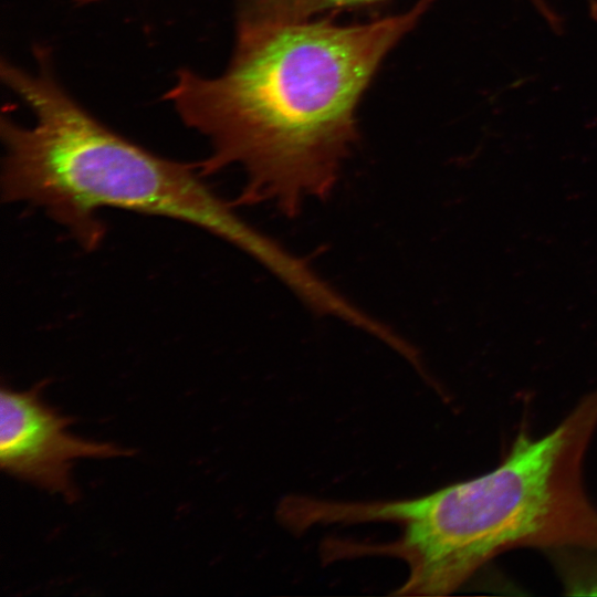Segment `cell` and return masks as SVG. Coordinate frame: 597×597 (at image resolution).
Returning a JSON list of instances; mask_svg holds the SVG:
<instances>
[{"label":"cell","mask_w":597,"mask_h":597,"mask_svg":"<svg viewBox=\"0 0 597 597\" xmlns=\"http://www.w3.org/2000/svg\"><path fill=\"white\" fill-rule=\"evenodd\" d=\"M0 395V464L9 474L42 489L75 498L71 468L82 458H113L129 451L67 432L69 418L60 416L39 398V388Z\"/></svg>","instance_id":"obj_4"},{"label":"cell","mask_w":597,"mask_h":597,"mask_svg":"<svg viewBox=\"0 0 597 597\" xmlns=\"http://www.w3.org/2000/svg\"><path fill=\"white\" fill-rule=\"evenodd\" d=\"M597 428V391L548 433L521 431L496 468L429 494L397 501L322 505L326 524L395 522L388 544H345L346 556L387 554L409 568L394 595L454 591L498 555L517 547L597 551V507L583 462Z\"/></svg>","instance_id":"obj_2"},{"label":"cell","mask_w":597,"mask_h":597,"mask_svg":"<svg viewBox=\"0 0 597 597\" xmlns=\"http://www.w3.org/2000/svg\"><path fill=\"white\" fill-rule=\"evenodd\" d=\"M384 0H237V22L285 23L314 19L332 10Z\"/></svg>","instance_id":"obj_5"},{"label":"cell","mask_w":597,"mask_h":597,"mask_svg":"<svg viewBox=\"0 0 597 597\" xmlns=\"http://www.w3.org/2000/svg\"><path fill=\"white\" fill-rule=\"evenodd\" d=\"M284 501H285V500H284ZM284 501H283V503H284ZM282 509H283V504H282ZM282 519H283V512H282ZM283 522H284V519H283ZM284 524H285V522H284ZM285 525H286V524H285Z\"/></svg>","instance_id":"obj_8"},{"label":"cell","mask_w":597,"mask_h":597,"mask_svg":"<svg viewBox=\"0 0 597 597\" xmlns=\"http://www.w3.org/2000/svg\"><path fill=\"white\" fill-rule=\"evenodd\" d=\"M594 559L596 561L594 565L587 559L585 565L577 559L575 563L570 558L567 563L563 562L565 585L573 594H593L597 589V556Z\"/></svg>","instance_id":"obj_6"},{"label":"cell","mask_w":597,"mask_h":597,"mask_svg":"<svg viewBox=\"0 0 597 597\" xmlns=\"http://www.w3.org/2000/svg\"><path fill=\"white\" fill-rule=\"evenodd\" d=\"M78 2H94V1H100V0H77Z\"/></svg>","instance_id":"obj_7"},{"label":"cell","mask_w":597,"mask_h":597,"mask_svg":"<svg viewBox=\"0 0 597 597\" xmlns=\"http://www.w3.org/2000/svg\"><path fill=\"white\" fill-rule=\"evenodd\" d=\"M357 24L327 19L237 22L232 57L213 77L178 71L166 97L209 143L197 163L211 176L238 166L239 205L269 203L286 217L334 191L358 138L356 107L385 56L426 8Z\"/></svg>","instance_id":"obj_1"},{"label":"cell","mask_w":597,"mask_h":597,"mask_svg":"<svg viewBox=\"0 0 597 597\" xmlns=\"http://www.w3.org/2000/svg\"><path fill=\"white\" fill-rule=\"evenodd\" d=\"M38 67L2 60L3 83L31 111L21 125L2 117L1 197L44 212L86 251L102 242L103 209L164 217L197 227L273 269L284 248L248 223L220 197L197 164L161 157L112 130L53 74L44 49Z\"/></svg>","instance_id":"obj_3"}]
</instances>
